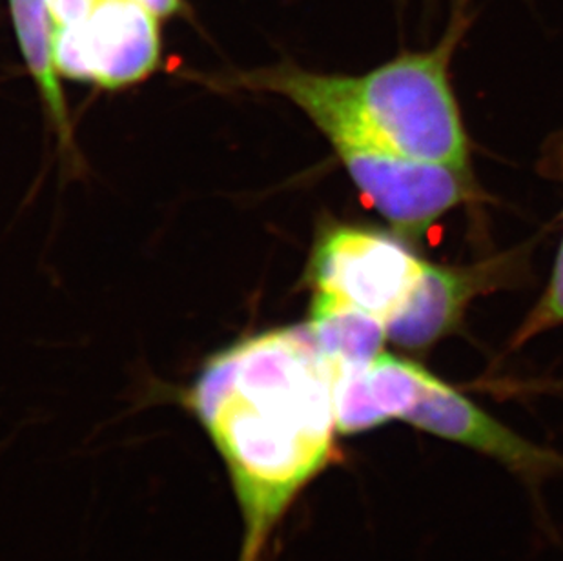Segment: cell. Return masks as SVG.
Listing matches in <instances>:
<instances>
[{
	"instance_id": "7c38bea8",
	"label": "cell",
	"mask_w": 563,
	"mask_h": 561,
	"mask_svg": "<svg viewBox=\"0 0 563 561\" xmlns=\"http://www.w3.org/2000/svg\"><path fill=\"white\" fill-rule=\"evenodd\" d=\"M55 28L79 22L90 13L97 0H48Z\"/></svg>"
},
{
	"instance_id": "52a82bcc",
	"label": "cell",
	"mask_w": 563,
	"mask_h": 561,
	"mask_svg": "<svg viewBox=\"0 0 563 561\" xmlns=\"http://www.w3.org/2000/svg\"><path fill=\"white\" fill-rule=\"evenodd\" d=\"M501 263L474 266L423 265L404 305L387 321V339L399 349L426 350L462 323L474 297L495 286Z\"/></svg>"
},
{
	"instance_id": "4fadbf2b",
	"label": "cell",
	"mask_w": 563,
	"mask_h": 561,
	"mask_svg": "<svg viewBox=\"0 0 563 561\" xmlns=\"http://www.w3.org/2000/svg\"><path fill=\"white\" fill-rule=\"evenodd\" d=\"M144 10H148L155 19H165V16L176 15L181 11L183 0H133Z\"/></svg>"
},
{
	"instance_id": "8fae6325",
	"label": "cell",
	"mask_w": 563,
	"mask_h": 561,
	"mask_svg": "<svg viewBox=\"0 0 563 561\" xmlns=\"http://www.w3.org/2000/svg\"><path fill=\"white\" fill-rule=\"evenodd\" d=\"M563 323V239L560 244L559 257L554 265L553 277L548 290L538 302L537 308L527 316L521 324L520 332L516 334V343L520 344L527 339L542 334L545 330L553 329Z\"/></svg>"
},
{
	"instance_id": "277c9868",
	"label": "cell",
	"mask_w": 563,
	"mask_h": 561,
	"mask_svg": "<svg viewBox=\"0 0 563 561\" xmlns=\"http://www.w3.org/2000/svg\"><path fill=\"white\" fill-rule=\"evenodd\" d=\"M426 261L396 239L367 228L335 227L319 239L310 263L313 294L360 308L387 324Z\"/></svg>"
},
{
	"instance_id": "9c48e42d",
	"label": "cell",
	"mask_w": 563,
	"mask_h": 561,
	"mask_svg": "<svg viewBox=\"0 0 563 561\" xmlns=\"http://www.w3.org/2000/svg\"><path fill=\"white\" fill-rule=\"evenodd\" d=\"M16 37L27 68L43 94L44 102L54 116L64 141L69 139L68 112L55 66V22L48 0H10Z\"/></svg>"
},
{
	"instance_id": "5b68a950",
	"label": "cell",
	"mask_w": 563,
	"mask_h": 561,
	"mask_svg": "<svg viewBox=\"0 0 563 561\" xmlns=\"http://www.w3.org/2000/svg\"><path fill=\"white\" fill-rule=\"evenodd\" d=\"M157 19L133 0H97L82 21L55 28L59 75L102 88H123L159 64Z\"/></svg>"
},
{
	"instance_id": "6da1fadb",
	"label": "cell",
	"mask_w": 563,
	"mask_h": 561,
	"mask_svg": "<svg viewBox=\"0 0 563 561\" xmlns=\"http://www.w3.org/2000/svg\"><path fill=\"white\" fill-rule=\"evenodd\" d=\"M188 407L229 466L245 536L260 561L294 499L335 458L332 372L307 324L272 330L213 355Z\"/></svg>"
},
{
	"instance_id": "ba28073f",
	"label": "cell",
	"mask_w": 563,
	"mask_h": 561,
	"mask_svg": "<svg viewBox=\"0 0 563 561\" xmlns=\"http://www.w3.org/2000/svg\"><path fill=\"white\" fill-rule=\"evenodd\" d=\"M307 329L330 366L371 365L387 339L382 319L316 294Z\"/></svg>"
},
{
	"instance_id": "7a4b0ae2",
	"label": "cell",
	"mask_w": 563,
	"mask_h": 561,
	"mask_svg": "<svg viewBox=\"0 0 563 561\" xmlns=\"http://www.w3.org/2000/svg\"><path fill=\"white\" fill-rule=\"evenodd\" d=\"M254 79L312 119L357 190L399 232L420 235L471 197L465 169L410 160L388 144L352 99L345 75L312 74L285 64Z\"/></svg>"
},
{
	"instance_id": "8992f818",
	"label": "cell",
	"mask_w": 563,
	"mask_h": 561,
	"mask_svg": "<svg viewBox=\"0 0 563 561\" xmlns=\"http://www.w3.org/2000/svg\"><path fill=\"white\" fill-rule=\"evenodd\" d=\"M404 421L443 440L456 441L479 450L482 454L493 455L527 476H538L563 463L559 455L515 435L431 372L427 374L420 399Z\"/></svg>"
},
{
	"instance_id": "3957f363",
	"label": "cell",
	"mask_w": 563,
	"mask_h": 561,
	"mask_svg": "<svg viewBox=\"0 0 563 561\" xmlns=\"http://www.w3.org/2000/svg\"><path fill=\"white\" fill-rule=\"evenodd\" d=\"M468 22L463 4L434 48L405 52L360 77L345 75L368 124L410 160L467 169V133L452 94L451 61Z\"/></svg>"
},
{
	"instance_id": "30bf717a",
	"label": "cell",
	"mask_w": 563,
	"mask_h": 561,
	"mask_svg": "<svg viewBox=\"0 0 563 561\" xmlns=\"http://www.w3.org/2000/svg\"><path fill=\"white\" fill-rule=\"evenodd\" d=\"M427 374L423 366L398 355L382 354L367 366L368 388L383 421L401 419L420 399Z\"/></svg>"
}]
</instances>
